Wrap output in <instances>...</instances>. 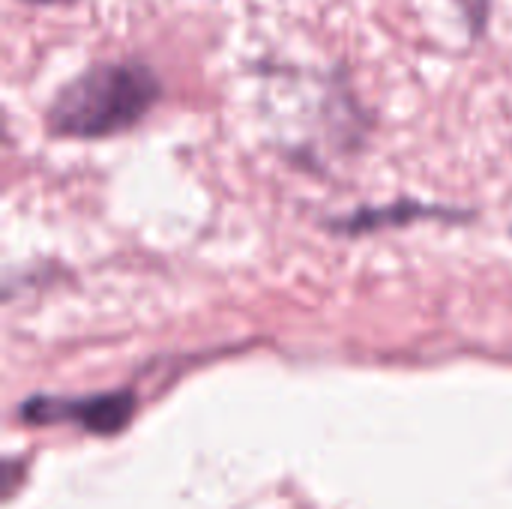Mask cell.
Listing matches in <instances>:
<instances>
[{
  "label": "cell",
  "mask_w": 512,
  "mask_h": 509,
  "mask_svg": "<svg viewBox=\"0 0 512 509\" xmlns=\"http://www.w3.org/2000/svg\"><path fill=\"white\" fill-rule=\"evenodd\" d=\"M162 96V75L144 57L93 60L57 87L45 108V129L75 141L111 138L138 126Z\"/></svg>",
  "instance_id": "6da1fadb"
},
{
  "label": "cell",
  "mask_w": 512,
  "mask_h": 509,
  "mask_svg": "<svg viewBox=\"0 0 512 509\" xmlns=\"http://www.w3.org/2000/svg\"><path fill=\"white\" fill-rule=\"evenodd\" d=\"M135 411V402L129 393H105L90 399H33L21 408V417L33 423H57V420H75L81 429L93 435H114L120 432Z\"/></svg>",
  "instance_id": "7a4b0ae2"
},
{
  "label": "cell",
  "mask_w": 512,
  "mask_h": 509,
  "mask_svg": "<svg viewBox=\"0 0 512 509\" xmlns=\"http://www.w3.org/2000/svg\"><path fill=\"white\" fill-rule=\"evenodd\" d=\"M465 18H468V27H471V36H483L486 33V24H489V0H468L465 3Z\"/></svg>",
  "instance_id": "3957f363"
},
{
  "label": "cell",
  "mask_w": 512,
  "mask_h": 509,
  "mask_svg": "<svg viewBox=\"0 0 512 509\" xmlns=\"http://www.w3.org/2000/svg\"><path fill=\"white\" fill-rule=\"evenodd\" d=\"M21 3H30V6H69L75 0H21Z\"/></svg>",
  "instance_id": "277c9868"
}]
</instances>
